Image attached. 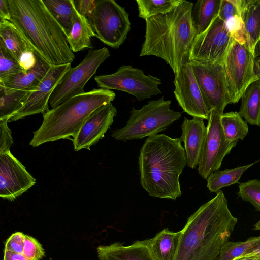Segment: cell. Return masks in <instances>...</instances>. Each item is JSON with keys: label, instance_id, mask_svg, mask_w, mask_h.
<instances>
[{"label": "cell", "instance_id": "1", "mask_svg": "<svg viewBox=\"0 0 260 260\" xmlns=\"http://www.w3.org/2000/svg\"><path fill=\"white\" fill-rule=\"evenodd\" d=\"M237 222L219 190L188 218L174 260H216Z\"/></svg>", "mask_w": 260, "mask_h": 260}, {"label": "cell", "instance_id": "2", "mask_svg": "<svg viewBox=\"0 0 260 260\" xmlns=\"http://www.w3.org/2000/svg\"><path fill=\"white\" fill-rule=\"evenodd\" d=\"M10 21L37 55L50 66L72 63L75 56L66 34L43 0H8Z\"/></svg>", "mask_w": 260, "mask_h": 260}, {"label": "cell", "instance_id": "3", "mask_svg": "<svg viewBox=\"0 0 260 260\" xmlns=\"http://www.w3.org/2000/svg\"><path fill=\"white\" fill-rule=\"evenodd\" d=\"M193 5L191 2L181 0L170 12L146 19L140 56L161 58L177 74L188 59L197 36L191 20Z\"/></svg>", "mask_w": 260, "mask_h": 260}, {"label": "cell", "instance_id": "4", "mask_svg": "<svg viewBox=\"0 0 260 260\" xmlns=\"http://www.w3.org/2000/svg\"><path fill=\"white\" fill-rule=\"evenodd\" d=\"M138 164L141 185L150 196L172 200L181 196L179 177L186 158L180 138L163 134L148 137Z\"/></svg>", "mask_w": 260, "mask_h": 260}, {"label": "cell", "instance_id": "5", "mask_svg": "<svg viewBox=\"0 0 260 260\" xmlns=\"http://www.w3.org/2000/svg\"><path fill=\"white\" fill-rule=\"evenodd\" d=\"M116 94L111 90L94 88L72 97L43 114L40 128L29 142L37 147L48 142L74 138L86 118L100 107L111 103Z\"/></svg>", "mask_w": 260, "mask_h": 260}, {"label": "cell", "instance_id": "6", "mask_svg": "<svg viewBox=\"0 0 260 260\" xmlns=\"http://www.w3.org/2000/svg\"><path fill=\"white\" fill-rule=\"evenodd\" d=\"M171 101L164 97L149 101L140 109L133 108L125 126L112 132L116 140L125 142L158 134L166 130L181 116V113L170 109Z\"/></svg>", "mask_w": 260, "mask_h": 260}, {"label": "cell", "instance_id": "7", "mask_svg": "<svg viewBox=\"0 0 260 260\" xmlns=\"http://www.w3.org/2000/svg\"><path fill=\"white\" fill-rule=\"evenodd\" d=\"M89 21L95 37L108 46L118 48L131 29L129 15L114 0H95Z\"/></svg>", "mask_w": 260, "mask_h": 260}, {"label": "cell", "instance_id": "8", "mask_svg": "<svg viewBox=\"0 0 260 260\" xmlns=\"http://www.w3.org/2000/svg\"><path fill=\"white\" fill-rule=\"evenodd\" d=\"M110 56V52L106 47L89 50L78 65L69 69L54 89L49 101L52 109L73 96L84 93L86 83Z\"/></svg>", "mask_w": 260, "mask_h": 260}, {"label": "cell", "instance_id": "9", "mask_svg": "<svg viewBox=\"0 0 260 260\" xmlns=\"http://www.w3.org/2000/svg\"><path fill=\"white\" fill-rule=\"evenodd\" d=\"M94 80L100 88L124 91L139 101L161 93L160 79L130 65H123L112 74L95 76Z\"/></svg>", "mask_w": 260, "mask_h": 260}, {"label": "cell", "instance_id": "10", "mask_svg": "<svg viewBox=\"0 0 260 260\" xmlns=\"http://www.w3.org/2000/svg\"><path fill=\"white\" fill-rule=\"evenodd\" d=\"M255 58L246 43H241L234 39L223 64L231 104L238 103L248 86L257 80L254 71Z\"/></svg>", "mask_w": 260, "mask_h": 260}, {"label": "cell", "instance_id": "11", "mask_svg": "<svg viewBox=\"0 0 260 260\" xmlns=\"http://www.w3.org/2000/svg\"><path fill=\"white\" fill-rule=\"evenodd\" d=\"M234 40L225 22L217 15L204 32L196 36L188 60L223 64Z\"/></svg>", "mask_w": 260, "mask_h": 260}, {"label": "cell", "instance_id": "12", "mask_svg": "<svg viewBox=\"0 0 260 260\" xmlns=\"http://www.w3.org/2000/svg\"><path fill=\"white\" fill-rule=\"evenodd\" d=\"M221 115L212 109L208 119L206 136L197 169L199 174L205 179L219 170L223 158L237 143L226 140L220 123Z\"/></svg>", "mask_w": 260, "mask_h": 260}, {"label": "cell", "instance_id": "13", "mask_svg": "<svg viewBox=\"0 0 260 260\" xmlns=\"http://www.w3.org/2000/svg\"><path fill=\"white\" fill-rule=\"evenodd\" d=\"M189 61L208 108L222 115L226 105L231 104L226 87L223 64Z\"/></svg>", "mask_w": 260, "mask_h": 260}, {"label": "cell", "instance_id": "14", "mask_svg": "<svg viewBox=\"0 0 260 260\" xmlns=\"http://www.w3.org/2000/svg\"><path fill=\"white\" fill-rule=\"evenodd\" d=\"M174 93L184 112L193 117L208 120L210 110L204 100L188 60L182 64L180 71L175 75Z\"/></svg>", "mask_w": 260, "mask_h": 260}, {"label": "cell", "instance_id": "15", "mask_svg": "<svg viewBox=\"0 0 260 260\" xmlns=\"http://www.w3.org/2000/svg\"><path fill=\"white\" fill-rule=\"evenodd\" d=\"M36 179L11 153L0 154V197L13 201L36 183Z\"/></svg>", "mask_w": 260, "mask_h": 260}, {"label": "cell", "instance_id": "16", "mask_svg": "<svg viewBox=\"0 0 260 260\" xmlns=\"http://www.w3.org/2000/svg\"><path fill=\"white\" fill-rule=\"evenodd\" d=\"M71 68V64L51 66L47 74L37 89L32 91L20 109L9 119L16 121L26 116L48 112L49 101L56 85L66 73Z\"/></svg>", "mask_w": 260, "mask_h": 260}, {"label": "cell", "instance_id": "17", "mask_svg": "<svg viewBox=\"0 0 260 260\" xmlns=\"http://www.w3.org/2000/svg\"><path fill=\"white\" fill-rule=\"evenodd\" d=\"M116 114V108L109 103L100 107L88 116L72 140L75 151L84 148L90 150L91 146L104 137Z\"/></svg>", "mask_w": 260, "mask_h": 260}, {"label": "cell", "instance_id": "18", "mask_svg": "<svg viewBox=\"0 0 260 260\" xmlns=\"http://www.w3.org/2000/svg\"><path fill=\"white\" fill-rule=\"evenodd\" d=\"M203 120L184 117L181 125L180 139L184 143L186 165L191 169L198 166L206 136L207 129Z\"/></svg>", "mask_w": 260, "mask_h": 260}, {"label": "cell", "instance_id": "19", "mask_svg": "<svg viewBox=\"0 0 260 260\" xmlns=\"http://www.w3.org/2000/svg\"><path fill=\"white\" fill-rule=\"evenodd\" d=\"M247 46L256 58L260 54V0H240Z\"/></svg>", "mask_w": 260, "mask_h": 260}, {"label": "cell", "instance_id": "20", "mask_svg": "<svg viewBox=\"0 0 260 260\" xmlns=\"http://www.w3.org/2000/svg\"><path fill=\"white\" fill-rule=\"evenodd\" d=\"M97 252L99 260H156L146 240L136 241L128 246L118 242L101 245Z\"/></svg>", "mask_w": 260, "mask_h": 260}, {"label": "cell", "instance_id": "21", "mask_svg": "<svg viewBox=\"0 0 260 260\" xmlns=\"http://www.w3.org/2000/svg\"><path fill=\"white\" fill-rule=\"evenodd\" d=\"M50 67L37 55V63L33 68L0 80V85L10 89L32 92L37 89Z\"/></svg>", "mask_w": 260, "mask_h": 260}, {"label": "cell", "instance_id": "22", "mask_svg": "<svg viewBox=\"0 0 260 260\" xmlns=\"http://www.w3.org/2000/svg\"><path fill=\"white\" fill-rule=\"evenodd\" d=\"M182 235L181 230L164 229L154 237L146 239L147 246L156 260H174Z\"/></svg>", "mask_w": 260, "mask_h": 260}, {"label": "cell", "instance_id": "23", "mask_svg": "<svg viewBox=\"0 0 260 260\" xmlns=\"http://www.w3.org/2000/svg\"><path fill=\"white\" fill-rule=\"evenodd\" d=\"M0 44L18 61L23 52L34 51L17 26L9 20L0 22Z\"/></svg>", "mask_w": 260, "mask_h": 260}, {"label": "cell", "instance_id": "24", "mask_svg": "<svg viewBox=\"0 0 260 260\" xmlns=\"http://www.w3.org/2000/svg\"><path fill=\"white\" fill-rule=\"evenodd\" d=\"M238 112L248 124L260 126V81L256 80L246 88L241 98Z\"/></svg>", "mask_w": 260, "mask_h": 260}, {"label": "cell", "instance_id": "25", "mask_svg": "<svg viewBox=\"0 0 260 260\" xmlns=\"http://www.w3.org/2000/svg\"><path fill=\"white\" fill-rule=\"evenodd\" d=\"M95 34L88 21L77 11L76 17L72 29L67 36V40L73 52L80 51L85 48L93 49L91 38Z\"/></svg>", "mask_w": 260, "mask_h": 260}, {"label": "cell", "instance_id": "26", "mask_svg": "<svg viewBox=\"0 0 260 260\" xmlns=\"http://www.w3.org/2000/svg\"><path fill=\"white\" fill-rule=\"evenodd\" d=\"M221 0H198L194 4L191 20L197 35L204 32L218 15Z\"/></svg>", "mask_w": 260, "mask_h": 260}, {"label": "cell", "instance_id": "27", "mask_svg": "<svg viewBox=\"0 0 260 260\" xmlns=\"http://www.w3.org/2000/svg\"><path fill=\"white\" fill-rule=\"evenodd\" d=\"M31 92L0 85V120H9L22 107Z\"/></svg>", "mask_w": 260, "mask_h": 260}, {"label": "cell", "instance_id": "28", "mask_svg": "<svg viewBox=\"0 0 260 260\" xmlns=\"http://www.w3.org/2000/svg\"><path fill=\"white\" fill-rule=\"evenodd\" d=\"M260 160L252 163L224 170H218L207 179V187L210 192L217 193L220 189L238 183L242 174Z\"/></svg>", "mask_w": 260, "mask_h": 260}, {"label": "cell", "instance_id": "29", "mask_svg": "<svg viewBox=\"0 0 260 260\" xmlns=\"http://www.w3.org/2000/svg\"><path fill=\"white\" fill-rule=\"evenodd\" d=\"M45 5L62 27L66 37L74 24L77 10L73 0H43Z\"/></svg>", "mask_w": 260, "mask_h": 260}, {"label": "cell", "instance_id": "30", "mask_svg": "<svg viewBox=\"0 0 260 260\" xmlns=\"http://www.w3.org/2000/svg\"><path fill=\"white\" fill-rule=\"evenodd\" d=\"M220 123L225 138L230 142L243 140L248 133L247 123L237 111L223 113Z\"/></svg>", "mask_w": 260, "mask_h": 260}, {"label": "cell", "instance_id": "31", "mask_svg": "<svg viewBox=\"0 0 260 260\" xmlns=\"http://www.w3.org/2000/svg\"><path fill=\"white\" fill-rule=\"evenodd\" d=\"M181 0H137L139 17L145 20L166 14L175 8Z\"/></svg>", "mask_w": 260, "mask_h": 260}, {"label": "cell", "instance_id": "32", "mask_svg": "<svg viewBox=\"0 0 260 260\" xmlns=\"http://www.w3.org/2000/svg\"><path fill=\"white\" fill-rule=\"evenodd\" d=\"M260 242V236L251 237L245 241H228L222 247L216 260H233L242 256L253 246Z\"/></svg>", "mask_w": 260, "mask_h": 260}, {"label": "cell", "instance_id": "33", "mask_svg": "<svg viewBox=\"0 0 260 260\" xmlns=\"http://www.w3.org/2000/svg\"><path fill=\"white\" fill-rule=\"evenodd\" d=\"M238 184V197L250 203L256 211H260V180H249Z\"/></svg>", "mask_w": 260, "mask_h": 260}, {"label": "cell", "instance_id": "34", "mask_svg": "<svg viewBox=\"0 0 260 260\" xmlns=\"http://www.w3.org/2000/svg\"><path fill=\"white\" fill-rule=\"evenodd\" d=\"M23 71L18 61L0 44V80Z\"/></svg>", "mask_w": 260, "mask_h": 260}, {"label": "cell", "instance_id": "35", "mask_svg": "<svg viewBox=\"0 0 260 260\" xmlns=\"http://www.w3.org/2000/svg\"><path fill=\"white\" fill-rule=\"evenodd\" d=\"M217 15L225 23L241 17L240 0H221Z\"/></svg>", "mask_w": 260, "mask_h": 260}, {"label": "cell", "instance_id": "36", "mask_svg": "<svg viewBox=\"0 0 260 260\" xmlns=\"http://www.w3.org/2000/svg\"><path fill=\"white\" fill-rule=\"evenodd\" d=\"M22 254L29 260H41L45 256L42 245L32 236L25 235Z\"/></svg>", "mask_w": 260, "mask_h": 260}, {"label": "cell", "instance_id": "37", "mask_svg": "<svg viewBox=\"0 0 260 260\" xmlns=\"http://www.w3.org/2000/svg\"><path fill=\"white\" fill-rule=\"evenodd\" d=\"M9 119L0 120V154L10 151L13 144L11 131L8 126Z\"/></svg>", "mask_w": 260, "mask_h": 260}, {"label": "cell", "instance_id": "38", "mask_svg": "<svg viewBox=\"0 0 260 260\" xmlns=\"http://www.w3.org/2000/svg\"><path fill=\"white\" fill-rule=\"evenodd\" d=\"M25 234L20 232L13 233L5 242L4 250L22 253Z\"/></svg>", "mask_w": 260, "mask_h": 260}, {"label": "cell", "instance_id": "39", "mask_svg": "<svg viewBox=\"0 0 260 260\" xmlns=\"http://www.w3.org/2000/svg\"><path fill=\"white\" fill-rule=\"evenodd\" d=\"M73 2L77 12L89 22L95 8V0H73Z\"/></svg>", "mask_w": 260, "mask_h": 260}, {"label": "cell", "instance_id": "40", "mask_svg": "<svg viewBox=\"0 0 260 260\" xmlns=\"http://www.w3.org/2000/svg\"><path fill=\"white\" fill-rule=\"evenodd\" d=\"M18 62L24 71L29 70L37 63V55L32 50L26 51L21 55Z\"/></svg>", "mask_w": 260, "mask_h": 260}, {"label": "cell", "instance_id": "41", "mask_svg": "<svg viewBox=\"0 0 260 260\" xmlns=\"http://www.w3.org/2000/svg\"><path fill=\"white\" fill-rule=\"evenodd\" d=\"M10 10L8 0H0V22L10 19Z\"/></svg>", "mask_w": 260, "mask_h": 260}, {"label": "cell", "instance_id": "42", "mask_svg": "<svg viewBox=\"0 0 260 260\" xmlns=\"http://www.w3.org/2000/svg\"><path fill=\"white\" fill-rule=\"evenodd\" d=\"M3 260H29L22 253H17L4 250Z\"/></svg>", "mask_w": 260, "mask_h": 260}, {"label": "cell", "instance_id": "43", "mask_svg": "<svg viewBox=\"0 0 260 260\" xmlns=\"http://www.w3.org/2000/svg\"><path fill=\"white\" fill-rule=\"evenodd\" d=\"M251 255H260V242L251 247L242 256Z\"/></svg>", "mask_w": 260, "mask_h": 260}, {"label": "cell", "instance_id": "44", "mask_svg": "<svg viewBox=\"0 0 260 260\" xmlns=\"http://www.w3.org/2000/svg\"><path fill=\"white\" fill-rule=\"evenodd\" d=\"M254 71L257 80L260 81V57L254 59Z\"/></svg>", "mask_w": 260, "mask_h": 260}, {"label": "cell", "instance_id": "45", "mask_svg": "<svg viewBox=\"0 0 260 260\" xmlns=\"http://www.w3.org/2000/svg\"><path fill=\"white\" fill-rule=\"evenodd\" d=\"M233 260H260V255H251L239 257Z\"/></svg>", "mask_w": 260, "mask_h": 260}, {"label": "cell", "instance_id": "46", "mask_svg": "<svg viewBox=\"0 0 260 260\" xmlns=\"http://www.w3.org/2000/svg\"><path fill=\"white\" fill-rule=\"evenodd\" d=\"M254 230H260V219L259 220L255 223L254 225V227L253 228Z\"/></svg>", "mask_w": 260, "mask_h": 260}]
</instances>
